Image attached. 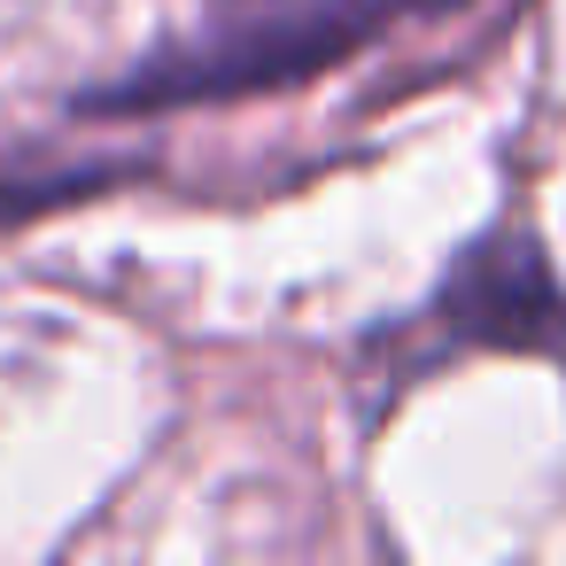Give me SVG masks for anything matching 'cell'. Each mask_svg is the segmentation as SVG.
Wrapping results in <instances>:
<instances>
[{
    "mask_svg": "<svg viewBox=\"0 0 566 566\" xmlns=\"http://www.w3.org/2000/svg\"><path fill=\"white\" fill-rule=\"evenodd\" d=\"M48 195H63V179H32V187H9V179H0V218H17V210H32V202H48Z\"/></svg>",
    "mask_w": 566,
    "mask_h": 566,
    "instance_id": "cell-1",
    "label": "cell"
}]
</instances>
